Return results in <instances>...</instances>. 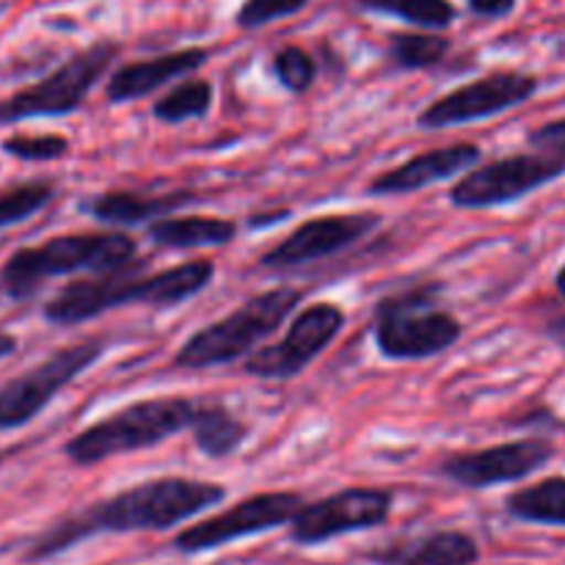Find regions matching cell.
<instances>
[{
  "instance_id": "6da1fadb",
  "label": "cell",
  "mask_w": 565,
  "mask_h": 565,
  "mask_svg": "<svg viewBox=\"0 0 565 565\" xmlns=\"http://www.w3.org/2000/svg\"><path fill=\"white\" fill-rule=\"evenodd\" d=\"M226 489L218 483L193 478H154L125 489L110 500L97 502L81 516L64 519L33 544L31 557L58 555L81 539L94 533H141V530H169L207 508L218 505Z\"/></svg>"
},
{
  "instance_id": "7a4b0ae2",
  "label": "cell",
  "mask_w": 565,
  "mask_h": 565,
  "mask_svg": "<svg viewBox=\"0 0 565 565\" xmlns=\"http://www.w3.org/2000/svg\"><path fill=\"white\" fill-rule=\"evenodd\" d=\"M136 241L125 232H70L39 246H22L0 268V290L11 301H28L50 279L72 274H108L136 263Z\"/></svg>"
},
{
  "instance_id": "3957f363",
  "label": "cell",
  "mask_w": 565,
  "mask_h": 565,
  "mask_svg": "<svg viewBox=\"0 0 565 565\" xmlns=\"http://www.w3.org/2000/svg\"><path fill=\"white\" fill-rule=\"evenodd\" d=\"M301 298V290L296 287H274V290L257 292L230 315L193 331L174 353V367L210 370L241 362L248 353L257 351L259 342L285 326Z\"/></svg>"
},
{
  "instance_id": "277c9868",
  "label": "cell",
  "mask_w": 565,
  "mask_h": 565,
  "mask_svg": "<svg viewBox=\"0 0 565 565\" xmlns=\"http://www.w3.org/2000/svg\"><path fill=\"white\" fill-rule=\"evenodd\" d=\"M193 408H196L193 401L171 395L130 403L77 430L64 445V456L75 467H94L125 452L149 450L169 441L180 430L191 428Z\"/></svg>"
},
{
  "instance_id": "5b68a950",
  "label": "cell",
  "mask_w": 565,
  "mask_h": 565,
  "mask_svg": "<svg viewBox=\"0 0 565 565\" xmlns=\"http://www.w3.org/2000/svg\"><path fill=\"white\" fill-rule=\"evenodd\" d=\"M436 287H412L386 296L375 307L373 340L384 359L392 362H423L450 351L463 334L456 315L434 301Z\"/></svg>"
},
{
  "instance_id": "8992f818",
  "label": "cell",
  "mask_w": 565,
  "mask_h": 565,
  "mask_svg": "<svg viewBox=\"0 0 565 565\" xmlns=\"http://www.w3.org/2000/svg\"><path fill=\"white\" fill-rule=\"evenodd\" d=\"M119 55V44L94 42L92 47L70 55L50 75L20 92L0 99V125H20L28 119H53V116L75 114L94 86L103 81L108 66Z\"/></svg>"
},
{
  "instance_id": "52a82bcc",
  "label": "cell",
  "mask_w": 565,
  "mask_h": 565,
  "mask_svg": "<svg viewBox=\"0 0 565 565\" xmlns=\"http://www.w3.org/2000/svg\"><path fill=\"white\" fill-rule=\"evenodd\" d=\"M103 353L105 342L94 337V340L58 348L47 359L33 364L31 370L6 381L0 386V434L33 423L77 375H83L92 364H97Z\"/></svg>"
},
{
  "instance_id": "ba28073f",
  "label": "cell",
  "mask_w": 565,
  "mask_h": 565,
  "mask_svg": "<svg viewBox=\"0 0 565 565\" xmlns=\"http://www.w3.org/2000/svg\"><path fill=\"white\" fill-rule=\"evenodd\" d=\"M565 174L563 154L519 152L491 163L475 166L450 188V204L458 210H491L513 204L539 188L561 180Z\"/></svg>"
},
{
  "instance_id": "9c48e42d",
  "label": "cell",
  "mask_w": 565,
  "mask_h": 565,
  "mask_svg": "<svg viewBox=\"0 0 565 565\" xmlns=\"http://www.w3.org/2000/svg\"><path fill=\"white\" fill-rule=\"evenodd\" d=\"M345 329V312L331 301L309 303L287 326L279 342L257 348L243 359V373L265 381H287L301 375Z\"/></svg>"
},
{
  "instance_id": "30bf717a",
  "label": "cell",
  "mask_w": 565,
  "mask_h": 565,
  "mask_svg": "<svg viewBox=\"0 0 565 565\" xmlns=\"http://www.w3.org/2000/svg\"><path fill=\"white\" fill-rule=\"evenodd\" d=\"M539 94V77L527 72H491V75L469 81L434 99L417 116V127L423 130H447V127L472 125V121L491 119L505 110L519 108L522 103Z\"/></svg>"
},
{
  "instance_id": "8fae6325",
  "label": "cell",
  "mask_w": 565,
  "mask_h": 565,
  "mask_svg": "<svg viewBox=\"0 0 565 565\" xmlns=\"http://www.w3.org/2000/svg\"><path fill=\"white\" fill-rule=\"evenodd\" d=\"M301 497L290 494V491H265V494L246 497L243 502L232 505L230 511L182 530L174 539V546L185 555L215 550V546H224L230 541L248 539V535L290 524L292 516L301 511Z\"/></svg>"
},
{
  "instance_id": "7c38bea8",
  "label": "cell",
  "mask_w": 565,
  "mask_h": 565,
  "mask_svg": "<svg viewBox=\"0 0 565 565\" xmlns=\"http://www.w3.org/2000/svg\"><path fill=\"white\" fill-rule=\"evenodd\" d=\"M392 494L384 489H345L326 500L301 505L290 522L296 544L315 546L337 535L379 527L390 519Z\"/></svg>"
},
{
  "instance_id": "4fadbf2b",
  "label": "cell",
  "mask_w": 565,
  "mask_h": 565,
  "mask_svg": "<svg viewBox=\"0 0 565 565\" xmlns=\"http://www.w3.org/2000/svg\"><path fill=\"white\" fill-rule=\"evenodd\" d=\"M381 224V213H331L303 221L281 243L259 257L263 268H301L345 252Z\"/></svg>"
},
{
  "instance_id": "5bb4252c",
  "label": "cell",
  "mask_w": 565,
  "mask_h": 565,
  "mask_svg": "<svg viewBox=\"0 0 565 565\" xmlns=\"http://www.w3.org/2000/svg\"><path fill=\"white\" fill-rule=\"evenodd\" d=\"M555 445L550 439H516L505 445L483 447L472 452H456L445 458L439 472L463 489H491V486L524 480L552 461Z\"/></svg>"
},
{
  "instance_id": "9a60e30c",
  "label": "cell",
  "mask_w": 565,
  "mask_h": 565,
  "mask_svg": "<svg viewBox=\"0 0 565 565\" xmlns=\"http://www.w3.org/2000/svg\"><path fill=\"white\" fill-rule=\"evenodd\" d=\"M141 263H130L108 274H86L83 279L70 281L61 287L53 298L42 307V318L50 326H81L97 320L110 309L138 303L141 290Z\"/></svg>"
},
{
  "instance_id": "2e32d148",
  "label": "cell",
  "mask_w": 565,
  "mask_h": 565,
  "mask_svg": "<svg viewBox=\"0 0 565 565\" xmlns=\"http://www.w3.org/2000/svg\"><path fill=\"white\" fill-rule=\"evenodd\" d=\"M480 158H483L480 147L469 141L428 149V152L414 154L406 163L375 177L367 185V193L370 196H406V193H417L423 188L436 185V182L452 180L461 171L475 169Z\"/></svg>"
},
{
  "instance_id": "e0dca14e",
  "label": "cell",
  "mask_w": 565,
  "mask_h": 565,
  "mask_svg": "<svg viewBox=\"0 0 565 565\" xmlns=\"http://www.w3.org/2000/svg\"><path fill=\"white\" fill-rule=\"evenodd\" d=\"M207 58L210 53L204 47H185L174 50V53L154 55V58L132 61V64L110 72L108 83H105V99L110 105L136 103V99L149 97V94L169 86V83L188 77L199 66L207 64Z\"/></svg>"
},
{
  "instance_id": "ac0fdd59",
  "label": "cell",
  "mask_w": 565,
  "mask_h": 565,
  "mask_svg": "<svg viewBox=\"0 0 565 565\" xmlns=\"http://www.w3.org/2000/svg\"><path fill=\"white\" fill-rule=\"evenodd\" d=\"M191 191H174L166 196H141L132 191H105L97 196L81 202V210L94 221L114 226H132L143 221H158L171 215L177 207H185L193 202Z\"/></svg>"
},
{
  "instance_id": "d6986e66",
  "label": "cell",
  "mask_w": 565,
  "mask_h": 565,
  "mask_svg": "<svg viewBox=\"0 0 565 565\" xmlns=\"http://www.w3.org/2000/svg\"><path fill=\"white\" fill-rule=\"evenodd\" d=\"M478 555V544L467 533L441 530V533L386 546L375 552L373 561L381 565H472Z\"/></svg>"
},
{
  "instance_id": "ffe728a7",
  "label": "cell",
  "mask_w": 565,
  "mask_h": 565,
  "mask_svg": "<svg viewBox=\"0 0 565 565\" xmlns=\"http://www.w3.org/2000/svg\"><path fill=\"white\" fill-rule=\"evenodd\" d=\"M147 232L154 246L188 252V248L226 246L237 237V224L218 215H180V218L163 215L152 221Z\"/></svg>"
},
{
  "instance_id": "44dd1931",
  "label": "cell",
  "mask_w": 565,
  "mask_h": 565,
  "mask_svg": "<svg viewBox=\"0 0 565 565\" xmlns=\"http://www.w3.org/2000/svg\"><path fill=\"white\" fill-rule=\"evenodd\" d=\"M213 259H188V263L174 265V268L147 274L141 279V290H138V303L154 309L180 307L188 298L199 296L213 281Z\"/></svg>"
},
{
  "instance_id": "7402d4cb",
  "label": "cell",
  "mask_w": 565,
  "mask_h": 565,
  "mask_svg": "<svg viewBox=\"0 0 565 565\" xmlns=\"http://www.w3.org/2000/svg\"><path fill=\"white\" fill-rule=\"evenodd\" d=\"M193 445L207 458H230L241 450L248 428L224 406V403H196L191 419Z\"/></svg>"
},
{
  "instance_id": "603a6c76",
  "label": "cell",
  "mask_w": 565,
  "mask_h": 565,
  "mask_svg": "<svg viewBox=\"0 0 565 565\" xmlns=\"http://www.w3.org/2000/svg\"><path fill=\"white\" fill-rule=\"evenodd\" d=\"M508 513L519 522L565 527V478L555 475L508 497Z\"/></svg>"
},
{
  "instance_id": "cb8c5ba5",
  "label": "cell",
  "mask_w": 565,
  "mask_h": 565,
  "mask_svg": "<svg viewBox=\"0 0 565 565\" xmlns=\"http://www.w3.org/2000/svg\"><path fill=\"white\" fill-rule=\"evenodd\" d=\"M213 83L207 77H182L163 97L152 103V116L163 125H182V121L202 119L213 108Z\"/></svg>"
},
{
  "instance_id": "d4e9b609",
  "label": "cell",
  "mask_w": 565,
  "mask_h": 565,
  "mask_svg": "<svg viewBox=\"0 0 565 565\" xmlns=\"http://www.w3.org/2000/svg\"><path fill=\"white\" fill-rule=\"evenodd\" d=\"M359 6L379 14L397 17L414 28L425 31H441L456 22L458 11L450 0H359Z\"/></svg>"
},
{
  "instance_id": "484cf974",
  "label": "cell",
  "mask_w": 565,
  "mask_h": 565,
  "mask_svg": "<svg viewBox=\"0 0 565 565\" xmlns=\"http://www.w3.org/2000/svg\"><path fill=\"white\" fill-rule=\"evenodd\" d=\"M450 53V39L441 36V33H425V31H412V33H395L390 39V58L392 64L401 66V70H434Z\"/></svg>"
},
{
  "instance_id": "4316f807",
  "label": "cell",
  "mask_w": 565,
  "mask_h": 565,
  "mask_svg": "<svg viewBox=\"0 0 565 565\" xmlns=\"http://www.w3.org/2000/svg\"><path fill=\"white\" fill-rule=\"evenodd\" d=\"M55 196V188L50 182H22V185L9 188V191L0 193V230L6 226H14L28 221L31 215H36L39 210H44L50 204V199Z\"/></svg>"
},
{
  "instance_id": "83f0119b",
  "label": "cell",
  "mask_w": 565,
  "mask_h": 565,
  "mask_svg": "<svg viewBox=\"0 0 565 565\" xmlns=\"http://www.w3.org/2000/svg\"><path fill=\"white\" fill-rule=\"evenodd\" d=\"M270 70H274L281 88H287L290 94H303L312 88L315 77H318V61L298 44H287L274 55Z\"/></svg>"
},
{
  "instance_id": "f1b7e54d",
  "label": "cell",
  "mask_w": 565,
  "mask_h": 565,
  "mask_svg": "<svg viewBox=\"0 0 565 565\" xmlns=\"http://www.w3.org/2000/svg\"><path fill=\"white\" fill-rule=\"evenodd\" d=\"M9 158L22 160V163H50V160H61L70 152V138L58 136V132H39V136H9L0 141Z\"/></svg>"
},
{
  "instance_id": "f546056e",
  "label": "cell",
  "mask_w": 565,
  "mask_h": 565,
  "mask_svg": "<svg viewBox=\"0 0 565 565\" xmlns=\"http://www.w3.org/2000/svg\"><path fill=\"white\" fill-rule=\"evenodd\" d=\"M307 3L309 0H246L241 6V11H237L235 22L237 28L254 31V28L270 25V22L298 14Z\"/></svg>"
},
{
  "instance_id": "4dcf8cb0",
  "label": "cell",
  "mask_w": 565,
  "mask_h": 565,
  "mask_svg": "<svg viewBox=\"0 0 565 565\" xmlns=\"http://www.w3.org/2000/svg\"><path fill=\"white\" fill-rule=\"evenodd\" d=\"M530 147L541 149V152H552V154H563L565 158V119H555L541 125L539 130H533L527 136Z\"/></svg>"
},
{
  "instance_id": "1f68e13d",
  "label": "cell",
  "mask_w": 565,
  "mask_h": 565,
  "mask_svg": "<svg viewBox=\"0 0 565 565\" xmlns=\"http://www.w3.org/2000/svg\"><path fill=\"white\" fill-rule=\"evenodd\" d=\"M469 9L478 17H489V20H500V17H508L516 6V0H467Z\"/></svg>"
},
{
  "instance_id": "d6a6232c",
  "label": "cell",
  "mask_w": 565,
  "mask_h": 565,
  "mask_svg": "<svg viewBox=\"0 0 565 565\" xmlns=\"http://www.w3.org/2000/svg\"><path fill=\"white\" fill-rule=\"evenodd\" d=\"M17 351V337L14 334H6V331H0V362H3L6 356H11V353Z\"/></svg>"
},
{
  "instance_id": "836d02e7",
  "label": "cell",
  "mask_w": 565,
  "mask_h": 565,
  "mask_svg": "<svg viewBox=\"0 0 565 565\" xmlns=\"http://www.w3.org/2000/svg\"><path fill=\"white\" fill-rule=\"evenodd\" d=\"M555 285H557V292H561V296L565 298V265L561 270H557V276H555Z\"/></svg>"
}]
</instances>
